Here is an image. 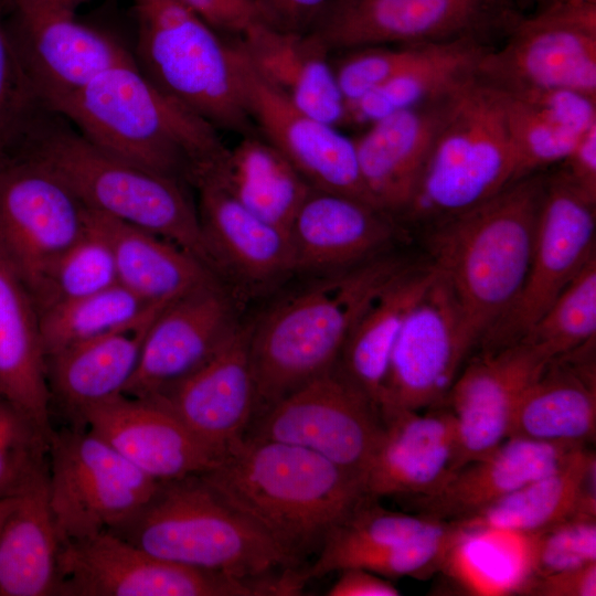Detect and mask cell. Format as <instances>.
<instances>
[{
  "mask_svg": "<svg viewBox=\"0 0 596 596\" xmlns=\"http://www.w3.org/2000/svg\"><path fill=\"white\" fill-rule=\"evenodd\" d=\"M146 552L192 568L260 583L294 562L200 475L159 482L129 521L109 531Z\"/></svg>",
  "mask_w": 596,
  "mask_h": 596,
  "instance_id": "cell-6",
  "label": "cell"
},
{
  "mask_svg": "<svg viewBox=\"0 0 596 596\" xmlns=\"http://www.w3.org/2000/svg\"><path fill=\"white\" fill-rule=\"evenodd\" d=\"M87 210L111 246L118 283L146 302H170L221 280L205 264L172 242Z\"/></svg>",
  "mask_w": 596,
  "mask_h": 596,
  "instance_id": "cell-34",
  "label": "cell"
},
{
  "mask_svg": "<svg viewBox=\"0 0 596 596\" xmlns=\"http://www.w3.org/2000/svg\"><path fill=\"white\" fill-rule=\"evenodd\" d=\"M429 44L379 45L347 51L333 66L345 107L417 60Z\"/></svg>",
  "mask_w": 596,
  "mask_h": 596,
  "instance_id": "cell-46",
  "label": "cell"
},
{
  "mask_svg": "<svg viewBox=\"0 0 596 596\" xmlns=\"http://www.w3.org/2000/svg\"><path fill=\"white\" fill-rule=\"evenodd\" d=\"M238 321L236 296L221 280L169 302L147 332L124 394L148 398L163 393L201 366Z\"/></svg>",
  "mask_w": 596,
  "mask_h": 596,
  "instance_id": "cell-19",
  "label": "cell"
},
{
  "mask_svg": "<svg viewBox=\"0 0 596 596\" xmlns=\"http://www.w3.org/2000/svg\"><path fill=\"white\" fill-rule=\"evenodd\" d=\"M574 514L596 517V457L587 446L557 469L454 522L464 530L531 534Z\"/></svg>",
  "mask_w": 596,
  "mask_h": 596,
  "instance_id": "cell-32",
  "label": "cell"
},
{
  "mask_svg": "<svg viewBox=\"0 0 596 596\" xmlns=\"http://www.w3.org/2000/svg\"><path fill=\"white\" fill-rule=\"evenodd\" d=\"M499 92L504 100L519 179L563 162L584 132L544 100Z\"/></svg>",
  "mask_w": 596,
  "mask_h": 596,
  "instance_id": "cell-40",
  "label": "cell"
},
{
  "mask_svg": "<svg viewBox=\"0 0 596 596\" xmlns=\"http://www.w3.org/2000/svg\"><path fill=\"white\" fill-rule=\"evenodd\" d=\"M10 4H20L44 10L74 12L83 0H7Z\"/></svg>",
  "mask_w": 596,
  "mask_h": 596,
  "instance_id": "cell-52",
  "label": "cell"
},
{
  "mask_svg": "<svg viewBox=\"0 0 596 596\" xmlns=\"http://www.w3.org/2000/svg\"><path fill=\"white\" fill-rule=\"evenodd\" d=\"M219 33L230 39L242 36L265 21L255 0H180ZM266 22V21H265Z\"/></svg>",
  "mask_w": 596,
  "mask_h": 596,
  "instance_id": "cell-47",
  "label": "cell"
},
{
  "mask_svg": "<svg viewBox=\"0 0 596 596\" xmlns=\"http://www.w3.org/2000/svg\"><path fill=\"white\" fill-rule=\"evenodd\" d=\"M595 205L563 170L545 177L526 277L512 305L479 340L485 351L520 341L595 255Z\"/></svg>",
  "mask_w": 596,
  "mask_h": 596,
  "instance_id": "cell-13",
  "label": "cell"
},
{
  "mask_svg": "<svg viewBox=\"0 0 596 596\" xmlns=\"http://www.w3.org/2000/svg\"><path fill=\"white\" fill-rule=\"evenodd\" d=\"M168 304H153L130 323L46 358L51 400L61 403L72 424L83 409L124 394L147 332Z\"/></svg>",
  "mask_w": 596,
  "mask_h": 596,
  "instance_id": "cell-30",
  "label": "cell"
},
{
  "mask_svg": "<svg viewBox=\"0 0 596 596\" xmlns=\"http://www.w3.org/2000/svg\"><path fill=\"white\" fill-rule=\"evenodd\" d=\"M476 344L451 288L437 272L394 342L380 411H421L444 405Z\"/></svg>",
  "mask_w": 596,
  "mask_h": 596,
  "instance_id": "cell-16",
  "label": "cell"
},
{
  "mask_svg": "<svg viewBox=\"0 0 596 596\" xmlns=\"http://www.w3.org/2000/svg\"><path fill=\"white\" fill-rule=\"evenodd\" d=\"M550 360L521 340L482 350L458 373L445 402L456 425V470L487 456L509 437L524 391Z\"/></svg>",
  "mask_w": 596,
  "mask_h": 596,
  "instance_id": "cell-20",
  "label": "cell"
},
{
  "mask_svg": "<svg viewBox=\"0 0 596 596\" xmlns=\"http://www.w3.org/2000/svg\"><path fill=\"white\" fill-rule=\"evenodd\" d=\"M545 177L525 175L435 221L430 264L451 288L477 343L517 298L530 266Z\"/></svg>",
  "mask_w": 596,
  "mask_h": 596,
  "instance_id": "cell-4",
  "label": "cell"
},
{
  "mask_svg": "<svg viewBox=\"0 0 596 596\" xmlns=\"http://www.w3.org/2000/svg\"><path fill=\"white\" fill-rule=\"evenodd\" d=\"M458 89L381 118L353 138L362 182L375 206L393 216L405 214Z\"/></svg>",
  "mask_w": 596,
  "mask_h": 596,
  "instance_id": "cell-25",
  "label": "cell"
},
{
  "mask_svg": "<svg viewBox=\"0 0 596 596\" xmlns=\"http://www.w3.org/2000/svg\"><path fill=\"white\" fill-rule=\"evenodd\" d=\"M151 305L120 284L53 305L39 312L45 356L119 329L137 319Z\"/></svg>",
  "mask_w": 596,
  "mask_h": 596,
  "instance_id": "cell-39",
  "label": "cell"
},
{
  "mask_svg": "<svg viewBox=\"0 0 596 596\" xmlns=\"http://www.w3.org/2000/svg\"><path fill=\"white\" fill-rule=\"evenodd\" d=\"M204 180L216 183L246 210L287 233L312 188L257 132L242 136L237 145L228 148L222 161L199 183Z\"/></svg>",
  "mask_w": 596,
  "mask_h": 596,
  "instance_id": "cell-36",
  "label": "cell"
},
{
  "mask_svg": "<svg viewBox=\"0 0 596 596\" xmlns=\"http://www.w3.org/2000/svg\"><path fill=\"white\" fill-rule=\"evenodd\" d=\"M333 0H255L264 20L279 29L308 32Z\"/></svg>",
  "mask_w": 596,
  "mask_h": 596,
  "instance_id": "cell-48",
  "label": "cell"
},
{
  "mask_svg": "<svg viewBox=\"0 0 596 596\" xmlns=\"http://www.w3.org/2000/svg\"><path fill=\"white\" fill-rule=\"evenodd\" d=\"M84 426L157 482L201 475L222 458L164 404L125 394L83 409Z\"/></svg>",
  "mask_w": 596,
  "mask_h": 596,
  "instance_id": "cell-22",
  "label": "cell"
},
{
  "mask_svg": "<svg viewBox=\"0 0 596 596\" xmlns=\"http://www.w3.org/2000/svg\"><path fill=\"white\" fill-rule=\"evenodd\" d=\"M584 446L511 436L487 456L455 470L436 492L412 502L427 518L459 521L557 469Z\"/></svg>",
  "mask_w": 596,
  "mask_h": 596,
  "instance_id": "cell-27",
  "label": "cell"
},
{
  "mask_svg": "<svg viewBox=\"0 0 596 596\" xmlns=\"http://www.w3.org/2000/svg\"><path fill=\"white\" fill-rule=\"evenodd\" d=\"M476 75L504 92L567 89L596 97V3L556 0L523 14Z\"/></svg>",
  "mask_w": 596,
  "mask_h": 596,
  "instance_id": "cell-12",
  "label": "cell"
},
{
  "mask_svg": "<svg viewBox=\"0 0 596 596\" xmlns=\"http://www.w3.org/2000/svg\"><path fill=\"white\" fill-rule=\"evenodd\" d=\"M200 477L297 567L365 496L355 477L322 456L251 437Z\"/></svg>",
  "mask_w": 596,
  "mask_h": 596,
  "instance_id": "cell-1",
  "label": "cell"
},
{
  "mask_svg": "<svg viewBox=\"0 0 596 596\" xmlns=\"http://www.w3.org/2000/svg\"><path fill=\"white\" fill-rule=\"evenodd\" d=\"M0 396L23 411L50 436L52 400L39 312L1 248Z\"/></svg>",
  "mask_w": 596,
  "mask_h": 596,
  "instance_id": "cell-31",
  "label": "cell"
},
{
  "mask_svg": "<svg viewBox=\"0 0 596 596\" xmlns=\"http://www.w3.org/2000/svg\"><path fill=\"white\" fill-rule=\"evenodd\" d=\"M383 427L362 479L366 496L419 498L436 492L456 470V425L447 405L425 414L381 409Z\"/></svg>",
  "mask_w": 596,
  "mask_h": 596,
  "instance_id": "cell-23",
  "label": "cell"
},
{
  "mask_svg": "<svg viewBox=\"0 0 596 596\" xmlns=\"http://www.w3.org/2000/svg\"><path fill=\"white\" fill-rule=\"evenodd\" d=\"M49 435L0 396V499L12 498L47 468Z\"/></svg>",
  "mask_w": 596,
  "mask_h": 596,
  "instance_id": "cell-44",
  "label": "cell"
},
{
  "mask_svg": "<svg viewBox=\"0 0 596 596\" xmlns=\"http://www.w3.org/2000/svg\"><path fill=\"white\" fill-rule=\"evenodd\" d=\"M296 274L323 276L385 254L394 216L360 199L311 188L288 230Z\"/></svg>",
  "mask_w": 596,
  "mask_h": 596,
  "instance_id": "cell-24",
  "label": "cell"
},
{
  "mask_svg": "<svg viewBox=\"0 0 596 596\" xmlns=\"http://www.w3.org/2000/svg\"><path fill=\"white\" fill-rule=\"evenodd\" d=\"M18 155L55 174L88 209L172 242L215 273L185 184L104 151L54 111Z\"/></svg>",
  "mask_w": 596,
  "mask_h": 596,
  "instance_id": "cell-5",
  "label": "cell"
},
{
  "mask_svg": "<svg viewBox=\"0 0 596 596\" xmlns=\"http://www.w3.org/2000/svg\"><path fill=\"white\" fill-rule=\"evenodd\" d=\"M443 567L451 570L476 594H520L531 577L529 534L464 530Z\"/></svg>",
  "mask_w": 596,
  "mask_h": 596,
  "instance_id": "cell-38",
  "label": "cell"
},
{
  "mask_svg": "<svg viewBox=\"0 0 596 596\" xmlns=\"http://www.w3.org/2000/svg\"><path fill=\"white\" fill-rule=\"evenodd\" d=\"M520 594L539 596H595L596 562L575 570L531 578Z\"/></svg>",
  "mask_w": 596,
  "mask_h": 596,
  "instance_id": "cell-49",
  "label": "cell"
},
{
  "mask_svg": "<svg viewBox=\"0 0 596 596\" xmlns=\"http://www.w3.org/2000/svg\"><path fill=\"white\" fill-rule=\"evenodd\" d=\"M595 336L596 255L582 267L521 340L553 359L595 340Z\"/></svg>",
  "mask_w": 596,
  "mask_h": 596,
  "instance_id": "cell-41",
  "label": "cell"
},
{
  "mask_svg": "<svg viewBox=\"0 0 596 596\" xmlns=\"http://www.w3.org/2000/svg\"><path fill=\"white\" fill-rule=\"evenodd\" d=\"M230 40L243 100L255 131L312 188L374 205L362 182L353 138L294 106L257 73L237 42Z\"/></svg>",
  "mask_w": 596,
  "mask_h": 596,
  "instance_id": "cell-17",
  "label": "cell"
},
{
  "mask_svg": "<svg viewBox=\"0 0 596 596\" xmlns=\"http://www.w3.org/2000/svg\"><path fill=\"white\" fill-rule=\"evenodd\" d=\"M529 540L530 579L585 566L596 562V517L574 514Z\"/></svg>",
  "mask_w": 596,
  "mask_h": 596,
  "instance_id": "cell-45",
  "label": "cell"
},
{
  "mask_svg": "<svg viewBox=\"0 0 596 596\" xmlns=\"http://www.w3.org/2000/svg\"><path fill=\"white\" fill-rule=\"evenodd\" d=\"M132 56L163 93L217 130L256 132L243 100L233 45L180 0H132Z\"/></svg>",
  "mask_w": 596,
  "mask_h": 596,
  "instance_id": "cell-7",
  "label": "cell"
},
{
  "mask_svg": "<svg viewBox=\"0 0 596 596\" xmlns=\"http://www.w3.org/2000/svg\"><path fill=\"white\" fill-rule=\"evenodd\" d=\"M195 188L202 233L221 280L253 294L295 274L286 231L256 216L210 180Z\"/></svg>",
  "mask_w": 596,
  "mask_h": 596,
  "instance_id": "cell-26",
  "label": "cell"
},
{
  "mask_svg": "<svg viewBox=\"0 0 596 596\" xmlns=\"http://www.w3.org/2000/svg\"><path fill=\"white\" fill-rule=\"evenodd\" d=\"M519 180L502 94L477 75L454 95L404 216L459 213Z\"/></svg>",
  "mask_w": 596,
  "mask_h": 596,
  "instance_id": "cell-8",
  "label": "cell"
},
{
  "mask_svg": "<svg viewBox=\"0 0 596 596\" xmlns=\"http://www.w3.org/2000/svg\"><path fill=\"white\" fill-rule=\"evenodd\" d=\"M489 47V43L469 39L430 43L417 60L347 105L345 123L370 125L455 92L476 75Z\"/></svg>",
  "mask_w": 596,
  "mask_h": 596,
  "instance_id": "cell-37",
  "label": "cell"
},
{
  "mask_svg": "<svg viewBox=\"0 0 596 596\" xmlns=\"http://www.w3.org/2000/svg\"><path fill=\"white\" fill-rule=\"evenodd\" d=\"M328 596H397L400 590L385 577L360 567L339 571Z\"/></svg>",
  "mask_w": 596,
  "mask_h": 596,
  "instance_id": "cell-51",
  "label": "cell"
},
{
  "mask_svg": "<svg viewBox=\"0 0 596 596\" xmlns=\"http://www.w3.org/2000/svg\"><path fill=\"white\" fill-rule=\"evenodd\" d=\"M0 0V162L14 157L50 111L32 89L19 61Z\"/></svg>",
  "mask_w": 596,
  "mask_h": 596,
  "instance_id": "cell-43",
  "label": "cell"
},
{
  "mask_svg": "<svg viewBox=\"0 0 596 596\" xmlns=\"http://www.w3.org/2000/svg\"><path fill=\"white\" fill-rule=\"evenodd\" d=\"M158 486L86 427L52 429L47 493L62 543L119 528Z\"/></svg>",
  "mask_w": 596,
  "mask_h": 596,
  "instance_id": "cell-9",
  "label": "cell"
},
{
  "mask_svg": "<svg viewBox=\"0 0 596 596\" xmlns=\"http://www.w3.org/2000/svg\"><path fill=\"white\" fill-rule=\"evenodd\" d=\"M406 265L385 253L319 276L252 322L254 418L339 361L360 316Z\"/></svg>",
  "mask_w": 596,
  "mask_h": 596,
  "instance_id": "cell-3",
  "label": "cell"
},
{
  "mask_svg": "<svg viewBox=\"0 0 596 596\" xmlns=\"http://www.w3.org/2000/svg\"><path fill=\"white\" fill-rule=\"evenodd\" d=\"M382 427L379 406L338 361L256 416L245 437L309 449L362 485Z\"/></svg>",
  "mask_w": 596,
  "mask_h": 596,
  "instance_id": "cell-11",
  "label": "cell"
},
{
  "mask_svg": "<svg viewBox=\"0 0 596 596\" xmlns=\"http://www.w3.org/2000/svg\"><path fill=\"white\" fill-rule=\"evenodd\" d=\"M10 6L15 19L7 25L19 61L35 95L52 111L102 72L134 60L118 40L77 21L74 12Z\"/></svg>",
  "mask_w": 596,
  "mask_h": 596,
  "instance_id": "cell-18",
  "label": "cell"
},
{
  "mask_svg": "<svg viewBox=\"0 0 596 596\" xmlns=\"http://www.w3.org/2000/svg\"><path fill=\"white\" fill-rule=\"evenodd\" d=\"M436 276L429 262L406 265L373 298L347 339L339 362L379 408L397 334Z\"/></svg>",
  "mask_w": 596,
  "mask_h": 596,
  "instance_id": "cell-35",
  "label": "cell"
},
{
  "mask_svg": "<svg viewBox=\"0 0 596 596\" xmlns=\"http://www.w3.org/2000/svg\"><path fill=\"white\" fill-rule=\"evenodd\" d=\"M595 340L551 359L524 391L511 436L587 445L596 433Z\"/></svg>",
  "mask_w": 596,
  "mask_h": 596,
  "instance_id": "cell-28",
  "label": "cell"
},
{
  "mask_svg": "<svg viewBox=\"0 0 596 596\" xmlns=\"http://www.w3.org/2000/svg\"><path fill=\"white\" fill-rule=\"evenodd\" d=\"M256 596L224 574L157 557L104 531L62 543L55 596Z\"/></svg>",
  "mask_w": 596,
  "mask_h": 596,
  "instance_id": "cell-15",
  "label": "cell"
},
{
  "mask_svg": "<svg viewBox=\"0 0 596 596\" xmlns=\"http://www.w3.org/2000/svg\"><path fill=\"white\" fill-rule=\"evenodd\" d=\"M523 13L513 0H333L308 31L329 52L504 36Z\"/></svg>",
  "mask_w": 596,
  "mask_h": 596,
  "instance_id": "cell-10",
  "label": "cell"
},
{
  "mask_svg": "<svg viewBox=\"0 0 596 596\" xmlns=\"http://www.w3.org/2000/svg\"><path fill=\"white\" fill-rule=\"evenodd\" d=\"M53 111L104 151L185 185L195 187L228 149L214 126L158 88L135 58L102 72Z\"/></svg>",
  "mask_w": 596,
  "mask_h": 596,
  "instance_id": "cell-2",
  "label": "cell"
},
{
  "mask_svg": "<svg viewBox=\"0 0 596 596\" xmlns=\"http://www.w3.org/2000/svg\"><path fill=\"white\" fill-rule=\"evenodd\" d=\"M61 546L46 468L15 496L1 524L0 596H55Z\"/></svg>",
  "mask_w": 596,
  "mask_h": 596,
  "instance_id": "cell-33",
  "label": "cell"
},
{
  "mask_svg": "<svg viewBox=\"0 0 596 596\" xmlns=\"http://www.w3.org/2000/svg\"><path fill=\"white\" fill-rule=\"evenodd\" d=\"M563 163L568 178L596 200V124L583 134Z\"/></svg>",
  "mask_w": 596,
  "mask_h": 596,
  "instance_id": "cell-50",
  "label": "cell"
},
{
  "mask_svg": "<svg viewBox=\"0 0 596 596\" xmlns=\"http://www.w3.org/2000/svg\"><path fill=\"white\" fill-rule=\"evenodd\" d=\"M233 40L257 73L294 106L337 127L345 123V102L330 53L309 32L262 21Z\"/></svg>",
  "mask_w": 596,
  "mask_h": 596,
  "instance_id": "cell-29",
  "label": "cell"
},
{
  "mask_svg": "<svg viewBox=\"0 0 596 596\" xmlns=\"http://www.w3.org/2000/svg\"><path fill=\"white\" fill-rule=\"evenodd\" d=\"M116 284L119 283L111 246L87 210V227L57 260L36 301L38 312L60 302L103 291Z\"/></svg>",
  "mask_w": 596,
  "mask_h": 596,
  "instance_id": "cell-42",
  "label": "cell"
},
{
  "mask_svg": "<svg viewBox=\"0 0 596 596\" xmlns=\"http://www.w3.org/2000/svg\"><path fill=\"white\" fill-rule=\"evenodd\" d=\"M14 498L15 497L0 499V528H1V524H2L6 515L8 514L9 510L11 509V507H12V504L14 502Z\"/></svg>",
  "mask_w": 596,
  "mask_h": 596,
  "instance_id": "cell-54",
  "label": "cell"
},
{
  "mask_svg": "<svg viewBox=\"0 0 596 596\" xmlns=\"http://www.w3.org/2000/svg\"><path fill=\"white\" fill-rule=\"evenodd\" d=\"M251 331L252 322L240 320L201 366L163 393L148 397L170 408L222 459L245 437L255 415Z\"/></svg>",
  "mask_w": 596,
  "mask_h": 596,
  "instance_id": "cell-21",
  "label": "cell"
},
{
  "mask_svg": "<svg viewBox=\"0 0 596 596\" xmlns=\"http://www.w3.org/2000/svg\"><path fill=\"white\" fill-rule=\"evenodd\" d=\"M513 1L519 8V10L521 11V9L530 8V7H534L536 10H539L556 0H513ZM563 1L596 3V0H563Z\"/></svg>",
  "mask_w": 596,
  "mask_h": 596,
  "instance_id": "cell-53",
  "label": "cell"
},
{
  "mask_svg": "<svg viewBox=\"0 0 596 596\" xmlns=\"http://www.w3.org/2000/svg\"><path fill=\"white\" fill-rule=\"evenodd\" d=\"M86 227V206L55 174L22 155L0 162V248L35 306L57 260Z\"/></svg>",
  "mask_w": 596,
  "mask_h": 596,
  "instance_id": "cell-14",
  "label": "cell"
}]
</instances>
